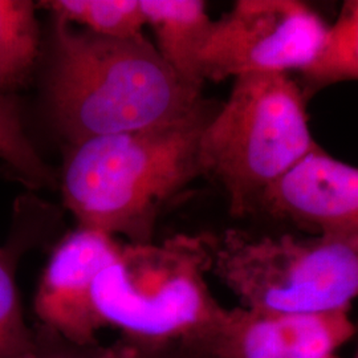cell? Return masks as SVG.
<instances>
[{
  "instance_id": "obj_6",
  "label": "cell",
  "mask_w": 358,
  "mask_h": 358,
  "mask_svg": "<svg viewBox=\"0 0 358 358\" xmlns=\"http://www.w3.org/2000/svg\"><path fill=\"white\" fill-rule=\"evenodd\" d=\"M329 26L297 0H239L214 20L199 59L201 77L303 72L316 59Z\"/></svg>"
},
{
  "instance_id": "obj_3",
  "label": "cell",
  "mask_w": 358,
  "mask_h": 358,
  "mask_svg": "<svg viewBox=\"0 0 358 358\" xmlns=\"http://www.w3.org/2000/svg\"><path fill=\"white\" fill-rule=\"evenodd\" d=\"M308 97L291 75L234 80L201 141L203 177L217 180L230 213H256L263 196L320 146L309 128Z\"/></svg>"
},
{
  "instance_id": "obj_5",
  "label": "cell",
  "mask_w": 358,
  "mask_h": 358,
  "mask_svg": "<svg viewBox=\"0 0 358 358\" xmlns=\"http://www.w3.org/2000/svg\"><path fill=\"white\" fill-rule=\"evenodd\" d=\"M214 273L242 307L276 313L350 308L358 297V238L205 232Z\"/></svg>"
},
{
  "instance_id": "obj_8",
  "label": "cell",
  "mask_w": 358,
  "mask_h": 358,
  "mask_svg": "<svg viewBox=\"0 0 358 358\" xmlns=\"http://www.w3.org/2000/svg\"><path fill=\"white\" fill-rule=\"evenodd\" d=\"M257 211L317 232L358 238V169L320 148L269 189Z\"/></svg>"
},
{
  "instance_id": "obj_17",
  "label": "cell",
  "mask_w": 358,
  "mask_h": 358,
  "mask_svg": "<svg viewBox=\"0 0 358 358\" xmlns=\"http://www.w3.org/2000/svg\"><path fill=\"white\" fill-rule=\"evenodd\" d=\"M36 343L27 358H113L115 348L101 346H78L65 341L64 338L38 327Z\"/></svg>"
},
{
  "instance_id": "obj_12",
  "label": "cell",
  "mask_w": 358,
  "mask_h": 358,
  "mask_svg": "<svg viewBox=\"0 0 358 358\" xmlns=\"http://www.w3.org/2000/svg\"><path fill=\"white\" fill-rule=\"evenodd\" d=\"M38 4L31 0H0V92L23 85L40 51Z\"/></svg>"
},
{
  "instance_id": "obj_11",
  "label": "cell",
  "mask_w": 358,
  "mask_h": 358,
  "mask_svg": "<svg viewBox=\"0 0 358 358\" xmlns=\"http://www.w3.org/2000/svg\"><path fill=\"white\" fill-rule=\"evenodd\" d=\"M192 344L214 358H287L282 315L250 308L226 309L211 332Z\"/></svg>"
},
{
  "instance_id": "obj_18",
  "label": "cell",
  "mask_w": 358,
  "mask_h": 358,
  "mask_svg": "<svg viewBox=\"0 0 358 358\" xmlns=\"http://www.w3.org/2000/svg\"><path fill=\"white\" fill-rule=\"evenodd\" d=\"M113 348V358H214L192 343L145 345L122 340Z\"/></svg>"
},
{
  "instance_id": "obj_10",
  "label": "cell",
  "mask_w": 358,
  "mask_h": 358,
  "mask_svg": "<svg viewBox=\"0 0 358 358\" xmlns=\"http://www.w3.org/2000/svg\"><path fill=\"white\" fill-rule=\"evenodd\" d=\"M41 211L38 203L17 205L13 236L0 247V358H27L35 348L36 332L28 328L16 284V264L27 244L34 239V220Z\"/></svg>"
},
{
  "instance_id": "obj_7",
  "label": "cell",
  "mask_w": 358,
  "mask_h": 358,
  "mask_svg": "<svg viewBox=\"0 0 358 358\" xmlns=\"http://www.w3.org/2000/svg\"><path fill=\"white\" fill-rule=\"evenodd\" d=\"M121 244L105 232L85 227L65 235L55 247L35 294L40 328L75 345H96V333L103 325L93 289Z\"/></svg>"
},
{
  "instance_id": "obj_14",
  "label": "cell",
  "mask_w": 358,
  "mask_h": 358,
  "mask_svg": "<svg viewBox=\"0 0 358 358\" xmlns=\"http://www.w3.org/2000/svg\"><path fill=\"white\" fill-rule=\"evenodd\" d=\"M56 22L78 24L105 38L141 36L146 27L140 0H50L41 3Z\"/></svg>"
},
{
  "instance_id": "obj_19",
  "label": "cell",
  "mask_w": 358,
  "mask_h": 358,
  "mask_svg": "<svg viewBox=\"0 0 358 358\" xmlns=\"http://www.w3.org/2000/svg\"><path fill=\"white\" fill-rule=\"evenodd\" d=\"M356 358H358V353H357V356H356Z\"/></svg>"
},
{
  "instance_id": "obj_15",
  "label": "cell",
  "mask_w": 358,
  "mask_h": 358,
  "mask_svg": "<svg viewBox=\"0 0 358 358\" xmlns=\"http://www.w3.org/2000/svg\"><path fill=\"white\" fill-rule=\"evenodd\" d=\"M349 309L282 315L287 358H336V352L355 333Z\"/></svg>"
},
{
  "instance_id": "obj_13",
  "label": "cell",
  "mask_w": 358,
  "mask_h": 358,
  "mask_svg": "<svg viewBox=\"0 0 358 358\" xmlns=\"http://www.w3.org/2000/svg\"><path fill=\"white\" fill-rule=\"evenodd\" d=\"M300 75L307 97L333 84L358 81V0L345 1L316 59Z\"/></svg>"
},
{
  "instance_id": "obj_16",
  "label": "cell",
  "mask_w": 358,
  "mask_h": 358,
  "mask_svg": "<svg viewBox=\"0 0 358 358\" xmlns=\"http://www.w3.org/2000/svg\"><path fill=\"white\" fill-rule=\"evenodd\" d=\"M0 161L34 189L52 187L55 174L27 136L20 113L8 94L0 92Z\"/></svg>"
},
{
  "instance_id": "obj_9",
  "label": "cell",
  "mask_w": 358,
  "mask_h": 358,
  "mask_svg": "<svg viewBox=\"0 0 358 358\" xmlns=\"http://www.w3.org/2000/svg\"><path fill=\"white\" fill-rule=\"evenodd\" d=\"M146 27L153 29L157 51L179 77L203 88L199 71L214 20L201 0H140Z\"/></svg>"
},
{
  "instance_id": "obj_1",
  "label": "cell",
  "mask_w": 358,
  "mask_h": 358,
  "mask_svg": "<svg viewBox=\"0 0 358 358\" xmlns=\"http://www.w3.org/2000/svg\"><path fill=\"white\" fill-rule=\"evenodd\" d=\"M219 103L203 99L176 121L71 145L62 192L78 227L152 243L164 208L203 177L201 141Z\"/></svg>"
},
{
  "instance_id": "obj_4",
  "label": "cell",
  "mask_w": 358,
  "mask_h": 358,
  "mask_svg": "<svg viewBox=\"0 0 358 358\" xmlns=\"http://www.w3.org/2000/svg\"><path fill=\"white\" fill-rule=\"evenodd\" d=\"M208 272L203 234H178L162 243H122L94 284L97 316L129 343H198L226 312L206 282Z\"/></svg>"
},
{
  "instance_id": "obj_2",
  "label": "cell",
  "mask_w": 358,
  "mask_h": 358,
  "mask_svg": "<svg viewBox=\"0 0 358 358\" xmlns=\"http://www.w3.org/2000/svg\"><path fill=\"white\" fill-rule=\"evenodd\" d=\"M47 93L52 118L69 145L176 121L205 99L143 35L105 38L60 22Z\"/></svg>"
}]
</instances>
